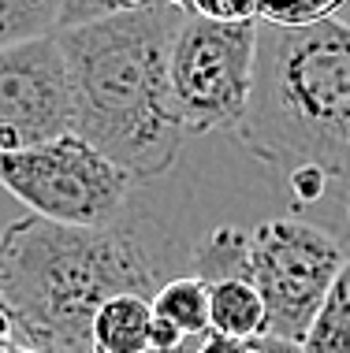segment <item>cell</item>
<instances>
[{
	"label": "cell",
	"instance_id": "cell-25",
	"mask_svg": "<svg viewBox=\"0 0 350 353\" xmlns=\"http://www.w3.org/2000/svg\"><path fill=\"white\" fill-rule=\"evenodd\" d=\"M343 134H347V145H350V104H347V119H343Z\"/></svg>",
	"mask_w": 350,
	"mask_h": 353
},
{
	"label": "cell",
	"instance_id": "cell-20",
	"mask_svg": "<svg viewBox=\"0 0 350 353\" xmlns=\"http://www.w3.org/2000/svg\"><path fill=\"white\" fill-rule=\"evenodd\" d=\"M250 350L253 353H302L298 342L280 339V335H257V339H250Z\"/></svg>",
	"mask_w": 350,
	"mask_h": 353
},
{
	"label": "cell",
	"instance_id": "cell-14",
	"mask_svg": "<svg viewBox=\"0 0 350 353\" xmlns=\"http://www.w3.org/2000/svg\"><path fill=\"white\" fill-rule=\"evenodd\" d=\"M257 23L269 26H313L324 19H336L347 0H253Z\"/></svg>",
	"mask_w": 350,
	"mask_h": 353
},
{
	"label": "cell",
	"instance_id": "cell-23",
	"mask_svg": "<svg viewBox=\"0 0 350 353\" xmlns=\"http://www.w3.org/2000/svg\"><path fill=\"white\" fill-rule=\"evenodd\" d=\"M4 353H45V350H37V346H26V342H15L12 350H4Z\"/></svg>",
	"mask_w": 350,
	"mask_h": 353
},
{
	"label": "cell",
	"instance_id": "cell-18",
	"mask_svg": "<svg viewBox=\"0 0 350 353\" xmlns=\"http://www.w3.org/2000/svg\"><path fill=\"white\" fill-rule=\"evenodd\" d=\"M197 353H253V350H250V342H242V339H228V335L209 331V335L197 339Z\"/></svg>",
	"mask_w": 350,
	"mask_h": 353
},
{
	"label": "cell",
	"instance_id": "cell-15",
	"mask_svg": "<svg viewBox=\"0 0 350 353\" xmlns=\"http://www.w3.org/2000/svg\"><path fill=\"white\" fill-rule=\"evenodd\" d=\"M183 15L213 19V23H253L257 19V4L253 0H168Z\"/></svg>",
	"mask_w": 350,
	"mask_h": 353
},
{
	"label": "cell",
	"instance_id": "cell-24",
	"mask_svg": "<svg viewBox=\"0 0 350 353\" xmlns=\"http://www.w3.org/2000/svg\"><path fill=\"white\" fill-rule=\"evenodd\" d=\"M336 19H339V23H343V26H350V0H347V4H343V12H339Z\"/></svg>",
	"mask_w": 350,
	"mask_h": 353
},
{
	"label": "cell",
	"instance_id": "cell-4",
	"mask_svg": "<svg viewBox=\"0 0 350 353\" xmlns=\"http://www.w3.org/2000/svg\"><path fill=\"white\" fill-rule=\"evenodd\" d=\"M0 186L37 219L68 227H112L135 179L90 149L79 134H60L41 145L4 152Z\"/></svg>",
	"mask_w": 350,
	"mask_h": 353
},
{
	"label": "cell",
	"instance_id": "cell-7",
	"mask_svg": "<svg viewBox=\"0 0 350 353\" xmlns=\"http://www.w3.org/2000/svg\"><path fill=\"white\" fill-rule=\"evenodd\" d=\"M71 134V82L56 34L0 49V157Z\"/></svg>",
	"mask_w": 350,
	"mask_h": 353
},
{
	"label": "cell",
	"instance_id": "cell-19",
	"mask_svg": "<svg viewBox=\"0 0 350 353\" xmlns=\"http://www.w3.org/2000/svg\"><path fill=\"white\" fill-rule=\"evenodd\" d=\"M179 342H183V335H179L172 323H164V320L153 316V327H149V350H153V353H168V350H175Z\"/></svg>",
	"mask_w": 350,
	"mask_h": 353
},
{
	"label": "cell",
	"instance_id": "cell-2",
	"mask_svg": "<svg viewBox=\"0 0 350 353\" xmlns=\"http://www.w3.org/2000/svg\"><path fill=\"white\" fill-rule=\"evenodd\" d=\"M157 264L119 227L26 216L0 234V301L15 339L45 353H93L90 323L116 294H157Z\"/></svg>",
	"mask_w": 350,
	"mask_h": 353
},
{
	"label": "cell",
	"instance_id": "cell-9",
	"mask_svg": "<svg viewBox=\"0 0 350 353\" xmlns=\"http://www.w3.org/2000/svg\"><path fill=\"white\" fill-rule=\"evenodd\" d=\"M209 290V331L228 339H257L269 331V312H264L261 294L246 279H216L205 283Z\"/></svg>",
	"mask_w": 350,
	"mask_h": 353
},
{
	"label": "cell",
	"instance_id": "cell-12",
	"mask_svg": "<svg viewBox=\"0 0 350 353\" xmlns=\"http://www.w3.org/2000/svg\"><path fill=\"white\" fill-rule=\"evenodd\" d=\"M246 261H250V231H242V227H235V223H224L197 242L194 279H202V283L246 279Z\"/></svg>",
	"mask_w": 350,
	"mask_h": 353
},
{
	"label": "cell",
	"instance_id": "cell-22",
	"mask_svg": "<svg viewBox=\"0 0 350 353\" xmlns=\"http://www.w3.org/2000/svg\"><path fill=\"white\" fill-rule=\"evenodd\" d=\"M168 353H197V339H183L175 350H168Z\"/></svg>",
	"mask_w": 350,
	"mask_h": 353
},
{
	"label": "cell",
	"instance_id": "cell-13",
	"mask_svg": "<svg viewBox=\"0 0 350 353\" xmlns=\"http://www.w3.org/2000/svg\"><path fill=\"white\" fill-rule=\"evenodd\" d=\"M64 0H0V49L60 30Z\"/></svg>",
	"mask_w": 350,
	"mask_h": 353
},
{
	"label": "cell",
	"instance_id": "cell-1",
	"mask_svg": "<svg viewBox=\"0 0 350 353\" xmlns=\"http://www.w3.org/2000/svg\"><path fill=\"white\" fill-rule=\"evenodd\" d=\"M179 23L175 4L149 0L56 30L71 82V134L135 183L168 175L186 141L168 79Z\"/></svg>",
	"mask_w": 350,
	"mask_h": 353
},
{
	"label": "cell",
	"instance_id": "cell-26",
	"mask_svg": "<svg viewBox=\"0 0 350 353\" xmlns=\"http://www.w3.org/2000/svg\"><path fill=\"white\" fill-rule=\"evenodd\" d=\"M347 219H350V201H347Z\"/></svg>",
	"mask_w": 350,
	"mask_h": 353
},
{
	"label": "cell",
	"instance_id": "cell-5",
	"mask_svg": "<svg viewBox=\"0 0 350 353\" xmlns=\"http://www.w3.org/2000/svg\"><path fill=\"white\" fill-rule=\"evenodd\" d=\"M257 19L253 23H213L183 15L168 56L175 116L186 134L239 130L253 90Z\"/></svg>",
	"mask_w": 350,
	"mask_h": 353
},
{
	"label": "cell",
	"instance_id": "cell-6",
	"mask_svg": "<svg viewBox=\"0 0 350 353\" xmlns=\"http://www.w3.org/2000/svg\"><path fill=\"white\" fill-rule=\"evenodd\" d=\"M343 261V242L306 219H261L250 231L246 279L253 283V290L264 301V312H269L264 335L302 342Z\"/></svg>",
	"mask_w": 350,
	"mask_h": 353
},
{
	"label": "cell",
	"instance_id": "cell-11",
	"mask_svg": "<svg viewBox=\"0 0 350 353\" xmlns=\"http://www.w3.org/2000/svg\"><path fill=\"white\" fill-rule=\"evenodd\" d=\"M149 305H153V316L172 323L183 339L209 335V290L194 275L160 283L157 294L149 298Z\"/></svg>",
	"mask_w": 350,
	"mask_h": 353
},
{
	"label": "cell",
	"instance_id": "cell-21",
	"mask_svg": "<svg viewBox=\"0 0 350 353\" xmlns=\"http://www.w3.org/2000/svg\"><path fill=\"white\" fill-rule=\"evenodd\" d=\"M15 323H12V316H8V309H4V301H0V353L4 350H12L15 346Z\"/></svg>",
	"mask_w": 350,
	"mask_h": 353
},
{
	"label": "cell",
	"instance_id": "cell-3",
	"mask_svg": "<svg viewBox=\"0 0 350 353\" xmlns=\"http://www.w3.org/2000/svg\"><path fill=\"white\" fill-rule=\"evenodd\" d=\"M350 104V26L324 19L313 26L257 23L253 90L239 141L264 164L287 171L350 175L343 134Z\"/></svg>",
	"mask_w": 350,
	"mask_h": 353
},
{
	"label": "cell",
	"instance_id": "cell-8",
	"mask_svg": "<svg viewBox=\"0 0 350 353\" xmlns=\"http://www.w3.org/2000/svg\"><path fill=\"white\" fill-rule=\"evenodd\" d=\"M153 305L142 294H116L97 309L90 323L93 353H149Z\"/></svg>",
	"mask_w": 350,
	"mask_h": 353
},
{
	"label": "cell",
	"instance_id": "cell-16",
	"mask_svg": "<svg viewBox=\"0 0 350 353\" xmlns=\"http://www.w3.org/2000/svg\"><path fill=\"white\" fill-rule=\"evenodd\" d=\"M138 4H149V0H64L60 30L64 26H82V23H93V19L127 12V8H138Z\"/></svg>",
	"mask_w": 350,
	"mask_h": 353
},
{
	"label": "cell",
	"instance_id": "cell-27",
	"mask_svg": "<svg viewBox=\"0 0 350 353\" xmlns=\"http://www.w3.org/2000/svg\"><path fill=\"white\" fill-rule=\"evenodd\" d=\"M149 353H153V350H149Z\"/></svg>",
	"mask_w": 350,
	"mask_h": 353
},
{
	"label": "cell",
	"instance_id": "cell-17",
	"mask_svg": "<svg viewBox=\"0 0 350 353\" xmlns=\"http://www.w3.org/2000/svg\"><path fill=\"white\" fill-rule=\"evenodd\" d=\"M324 183H328L324 171H295V175H287V186H291V194H295L298 205L317 201V197L324 194Z\"/></svg>",
	"mask_w": 350,
	"mask_h": 353
},
{
	"label": "cell",
	"instance_id": "cell-10",
	"mask_svg": "<svg viewBox=\"0 0 350 353\" xmlns=\"http://www.w3.org/2000/svg\"><path fill=\"white\" fill-rule=\"evenodd\" d=\"M298 346L302 353H350V256L320 298Z\"/></svg>",
	"mask_w": 350,
	"mask_h": 353
}]
</instances>
